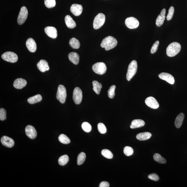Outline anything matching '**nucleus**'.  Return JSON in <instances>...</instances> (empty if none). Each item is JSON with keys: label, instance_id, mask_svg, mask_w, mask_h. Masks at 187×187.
<instances>
[{"label": "nucleus", "instance_id": "obj_3", "mask_svg": "<svg viewBox=\"0 0 187 187\" xmlns=\"http://www.w3.org/2000/svg\"><path fill=\"white\" fill-rule=\"evenodd\" d=\"M137 63L135 61H132L129 64L126 75V79L128 81H130L134 76L137 72Z\"/></svg>", "mask_w": 187, "mask_h": 187}, {"label": "nucleus", "instance_id": "obj_22", "mask_svg": "<svg viewBox=\"0 0 187 187\" xmlns=\"http://www.w3.org/2000/svg\"><path fill=\"white\" fill-rule=\"evenodd\" d=\"M68 58L70 61L73 63L76 64H79V56L77 53L72 52L69 53Z\"/></svg>", "mask_w": 187, "mask_h": 187}, {"label": "nucleus", "instance_id": "obj_4", "mask_svg": "<svg viewBox=\"0 0 187 187\" xmlns=\"http://www.w3.org/2000/svg\"><path fill=\"white\" fill-rule=\"evenodd\" d=\"M67 97L66 88L64 85H60L58 88L56 98L62 104L65 103Z\"/></svg>", "mask_w": 187, "mask_h": 187}, {"label": "nucleus", "instance_id": "obj_42", "mask_svg": "<svg viewBox=\"0 0 187 187\" xmlns=\"http://www.w3.org/2000/svg\"><path fill=\"white\" fill-rule=\"evenodd\" d=\"M149 179L155 181H157L159 179V178L158 175L155 173L151 174L148 176Z\"/></svg>", "mask_w": 187, "mask_h": 187}, {"label": "nucleus", "instance_id": "obj_12", "mask_svg": "<svg viewBox=\"0 0 187 187\" xmlns=\"http://www.w3.org/2000/svg\"><path fill=\"white\" fill-rule=\"evenodd\" d=\"M26 134L31 139H34L36 137L37 133L35 128L33 126L28 125L25 129Z\"/></svg>", "mask_w": 187, "mask_h": 187}, {"label": "nucleus", "instance_id": "obj_32", "mask_svg": "<svg viewBox=\"0 0 187 187\" xmlns=\"http://www.w3.org/2000/svg\"><path fill=\"white\" fill-rule=\"evenodd\" d=\"M69 160V157L67 155H64L59 158L58 162L60 165L64 166L67 163Z\"/></svg>", "mask_w": 187, "mask_h": 187}, {"label": "nucleus", "instance_id": "obj_31", "mask_svg": "<svg viewBox=\"0 0 187 187\" xmlns=\"http://www.w3.org/2000/svg\"><path fill=\"white\" fill-rule=\"evenodd\" d=\"M86 158L85 153L84 152L80 153L77 157V163L78 165H80L83 164L85 161Z\"/></svg>", "mask_w": 187, "mask_h": 187}, {"label": "nucleus", "instance_id": "obj_17", "mask_svg": "<svg viewBox=\"0 0 187 187\" xmlns=\"http://www.w3.org/2000/svg\"><path fill=\"white\" fill-rule=\"evenodd\" d=\"M1 142L3 146L8 148L12 147L14 144V140L6 136H4L1 138Z\"/></svg>", "mask_w": 187, "mask_h": 187}, {"label": "nucleus", "instance_id": "obj_1", "mask_svg": "<svg viewBox=\"0 0 187 187\" xmlns=\"http://www.w3.org/2000/svg\"><path fill=\"white\" fill-rule=\"evenodd\" d=\"M117 43V40L114 37L109 36L105 38L101 42V46L102 48H105L108 51L114 48Z\"/></svg>", "mask_w": 187, "mask_h": 187}, {"label": "nucleus", "instance_id": "obj_6", "mask_svg": "<svg viewBox=\"0 0 187 187\" xmlns=\"http://www.w3.org/2000/svg\"><path fill=\"white\" fill-rule=\"evenodd\" d=\"M92 70L97 74L103 75L106 73L107 68L105 64L103 62H99L94 64Z\"/></svg>", "mask_w": 187, "mask_h": 187}, {"label": "nucleus", "instance_id": "obj_38", "mask_svg": "<svg viewBox=\"0 0 187 187\" xmlns=\"http://www.w3.org/2000/svg\"><path fill=\"white\" fill-rule=\"evenodd\" d=\"M98 129L99 132L102 134H104L107 131L106 127L103 123H99L98 124Z\"/></svg>", "mask_w": 187, "mask_h": 187}, {"label": "nucleus", "instance_id": "obj_30", "mask_svg": "<svg viewBox=\"0 0 187 187\" xmlns=\"http://www.w3.org/2000/svg\"><path fill=\"white\" fill-rule=\"evenodd\" d=\"M59 141L61 143L64 144H70V138L64 134H61L59 136L58 138Z\"/></svg>", "mask_w": 187, "mask_h": 187}, {"label": "nucleus", "instance_id": "obj_39", "mask_svg": "<svg viewBox=\"0 0 187 187\" xmlns=\"http://www.w3.org/2000/svg\"><path fill=\"white\" fill-rule=\"evenodd\" d=\"M174 12V8L173 6L171 7L170 9H169L168 14L166 17L167 20L170 21L172 19Z\"/></svg>", "mask_w": 187, "mask_h": 187}, {"label": "nucleus", "instance_id": "obj_18", "mask_svg": "<svg viewBox=\"0 0 187 187\" xmlns=\"http://www.w3.org/2000/svg\"><path fill=\"white\" fill-rule=\"evenodd\" d=\"M38 68L40 72H45L49 70V67L48 62L44 60H41L37 64Z\"/></svg>", "mask_w": 187, "mask_h": 187}, {"label": "nucleus", "instance_id": "obj_7", "mask_svg": "<svg viewBox=\"0 0 187 187\" xmlns=\"http://www.w3.org/2000/svg\"><path fill=\"white\" fill-rule=\"evenodd\" d=\"M1 58L4 61L11 63H15L18 59L17 55L15 53L10 52L4 53L1 55Z\"/></svg>", "mask_w": 187, "mask_h": 187}, {"label": "nucleus", "instance_id": "obj_15", "mask_svg": "<svg viewBox=\"0 0 187 187\" xmlns=\"http://www.w3.org/2000/svg\"><path fill=\"white\" fill-rule=\"evenodd\" d=\"M44 31L48 36L52 39H55L57 37V31L56 28L52 26H47L44 29Z\"/></svg>", "mask_w": 187, "mask_h": 187}, {"label": "nucleus", "instance_id": "obj_9", "mask_svg": "<svg viewBox=\"0 0 187 187\" xmlns=\"http://www.w3.org/2000/svg\"><path fill=\"white\" fill-rule=\"evenodd\" d=\"M125 23L128 28L131 29L137 28L139 24V22L138 20L133 17L126 18L125 21Z\"/></svg>", "mask_w": 187, "mask_h": 187}, {"label": "nucleus", "instance_id": "obj_20", "mask_svg": "<svg viewBox=\"0 0 187 187\" xmlns=\"http://www.w3.org/2000/svg\"><path fill=\"white\" fill-rule=\"evenodd\" d=\"M27 84V82L25 80L19 78L15 80L13 83L14 87L17 89H21L25 86Z\"/></svg>", "mask_w": 187, "mask_h": 187}, {"label": "nucleus", "instance_id": "obj_2", "mask_svg": "<svg viewBox=\"0 0 187 187\" xmlns=\"http://www.w3.org/2000/svg\"><path fill=\"white\" fill-rule=\"evenodd\" d=\"M181 49V46L179 43L174 42L171 43L166 49V54L168 56L173 57L177 55Z\"/></svg>", "mask_w": 187, "mask_h": 187}, {"label": "nucleus", "instance_id": "obj_11", "mask_svg": "<svg viewBox=\"0 0 187 187\" xmlns=\"http://www.w3.org/2000/svg\"><path fill=\"white\" fill-rule=\"evenodd\" d=\"M145 103L149 107L157 109L159 107V104L156 99L153 97H149L146 99Z\"/></svg>", "mask_w": 187, "mask_h": 187}, {"label": "nucleus", "instance_id": "obj_40", "mask_svg": "<svg viewBox=\"0 0 187 187\" xmlns=\"http://www.w3.org/2000/svg\"><path fill=\"white\" fill-rule=\"evenodd\" d=\"M6 112L5 109L1 108L0 109V120L4 121L6 119Z\"/></svg>", "mask_w": 187, "mask_h": 187}, {"label": "nucleus", "instance_id": "obj_36", "mask_svg": "<svg viewBox=\"0 0 187 187\" xmlns=\"http://www.w3.org/2000/svg\"><path fill=\"white\" fill-rule=\"evenodd\" d=\"M116 86L114 85H112L109 88L108 91V96L110 98L112 99L114 98L115 95V91Z\"/></svg>", "mask_w": 187, "mask_h": 187}, {"label": "nucleus", "instance_id": "obj_27", "mask_svg": "<svg viewBox=\"0 0 187 187\" xmlns=\"http://www.w3.org/2000/svg\"><path fill=\"white\" fill-rule=\"evenodd\" d=\"M93 90L97 94H99L102 88V85L101 83H99L97 81H94L93 82Z\"/></svg>", "mask_w": 187, "mask_h": 187}, {"label": "nucleus", "instance_id": "obj_16", "mask_svg": "<svg viewBox=\"0 0 187 187\" xmlns=\"http://www.w3.org/2000/svg\"><path fill=\"white\" fill-rule=\"evenodd\" d=\"M26 45L30 52H36L37 49V44L34 40L32 38H30L27 40Z\"/></svg>", "mask_w": 187, "mask_h": 187}, {"label": "nucleus", "instance_id": "obj_35", "mask_svg": "<svg viewBox=\"0 0 187 187\" xmlns=\"http://www.w3.org/2000/svg\"><path fill=\"white\" fill-rule=\"evenodd\" d=\"M82 129L86 132H90L92 130V126L91 124L87 122H84L82 124Z\"/></svg>", "mask_w": 187, "mask_h": 187}, {"label": "nucleus", "instance_id": "obj_28", "mask_svg": "<svg viewBox=\"0 0 187 187\" xmlns=\"http://www.w3.org/2000/svg\"><path fill=\"white\" fill-rule=\"evenodd\" d=\"M69 43L71 47L73 49H78L80 47V43L79 40L75 37L70 39Z\"/></svg>", "mask_w": 187, "mask_h": 187}, {"label": "nucleus", "instance_id": "obj_23", "mask_svg": "<svg viewBox=\"0 0 187 187\" xmlns=\"http://www.w3.org/2000/svg\"><path fill=\"white\" fill-rule=\"evenodd\" d=\"M65 22L67 26L69 28H73L76 26V23L70 15H66L65 17Z\"/></svg>", "mask_w": 187, "mask_h": 187}, {"label": "nucleus", "instance_id": "obj_25", "mask_svg": "<svg viewBox=\"0 0 187 187\" xmlns=\"http://www.w3.org/2000/svg\"><path fill=\"white\" fill-rule=\"evenodd\" d=\"M184 118V113H181L178 115L175 122V126L177 128L181 127Z\"/></svg>", "mask_w": 187, "mask_h": 187}, {"label": "nucleus", "instance_id": "obj_21", "mask_svg": "<svg viewBox=\"0 0 187 187\" xmlns=\"http://www.w3.org/2000/svg\"><path fill=\"white\" fill-rule=\"evenodd\" d=\"M145 125V122L143 120L141 119H135L133 120L131 122L130 128L135 129L142 127Z\"/></svg>", "mask_w": 187, "mask_h": 187}, {"label": "nucleus", "instance_id": "obj_5", "mask_svg": "<svg viewBox=\"0 0 187 187\" xmlns=\"http://www.w3.org/2000/svg\"><path fill=\"white\" fill-rule=\"evenodd\" d=\"M105 16L103 13H99L95 17L93 26L95 29L97 30L103 25L105 22Z\"/></svg>", "mask_w": 187, "mask_h": 187}, {"label": "nucleus", "instance_id": "obj_19", "mask_svg": "<svg viewBox=\"0 0 187 187\" xmlns=\"http://www.w3.org/2000/svg\"><path fill=\"white\" fill-rule=\"evenodd\" d=\"M166 10L165 8L162 9L160 14L157 17L156 24L158 27L161 26L163 24L165 20V19Z\"/></svg>", "mask_w": 187, "mask_h": 187}, {"label": "nucleus", "instance_id": "obj_43", "mask_svg": "<svg viewBox=\"0 0 187 187\" xmlns=\"http://www.w3.org/2000/svg\"><path fill=\"white\" fill-rule=\"evenodd\" d=\"M109 186H110V184L109 183L106 181L101 182L99 186V187H108Z\"/></svg>", "mask_w": 187, "mask_h": 187}, {"label": "nucleus", "instance_id": "obj_29", "mask_svg": "<svg viewBox=\"0 0 187 187\" xmlns=\"http://www.w3.org/2000/svg\"><path fill=\"white\" fill-rule=\"evenodd\" d=\"M153 158L156 162L160 164H165L166 162V159L158 153H156L153 155Z\"/></svg>", "mask_w": 187, "mask_h": 187}, {"label": "nucleus", "instance_id": "obj_13", "mask_svg": "<svg viewBox=\"0 0 187 187\" xmlns=\"http://www.w3.org/2000/svg\"><path fill=\"white\" fill-rule=\"evenodd\" d=\"M83 7L79 4H73L70 7V11L73 15L79 16L83 12Z\"/></svg>", "mask_w": 187, "mask_h": 187}, {"label": "nucleus", "instance_id": "obj_8", "mask_svg": "<svg viewBox=\"0 0 187 187\" xmlns=\"http://www.w3.org/2000/svg\"><path fill=\"white\" fill-rule=\"evenodd\" d=\"M28 14L27 8L25 6L22 7L17 18V23L19 25H21L24 24L27 18Z\"/></svg>", "mask_w": 187, "mask_h": 187}, {"label": "nucleus", "instance_id": "obj_34", "mask_svg": "<svg viewBox=\"0 0 187 187\" xmlns=\"http://www.w3.org/2000/svg\"><path fill=\"white\" fill-rule=\"evenodd\" d=\"M44 4L46 7L52 8L54 7L56 5V1L55 0H44Z\"/></svg>", "mask_w": 187, "mask_h": 187}, {"label": "nucleus", "instance_id": "obj_26", "mask_svg": "<svg viewBox=\"0 0 187 187\" xmlns=\"http://www.w3.org/2000/svg\"><path fill=\"white\" fill-rule=\"evenodd\" d=\"M42 99L41 95L37 94L28 98V102L30 104H34L41 101Z\"/></svg>", "mask_w": 187, "mask_h": 187}, {"label": "nucleus", "instance_id": "obj_41", "mask_svg": "<svg viewBox=\"0 0 187 187\" xmlns=\"http://www.w3.org/2000/svg\"><path fill=\"white\" fill-rule=\"evenodd\" d=\"M159 44V41H156L155 43L153 44L152 48L151 49V53L152 54L155 53L157 52L158 49V46Z\"/></svg>", "mask_w": 187, "mask_h": 187}, {"label": "nucleus", "instance_id": "obj_37", "mask_svg": "<svg viewBox=\"0 0 187 187\" xmlns=\"http://www.w3.org/2000/svg\"><path fill=\"white\" fill-rule=\"evenodd\" d=\"M123 151L124 154L128 156L132 155L133 153V149L129 146L125 147Z\"/></svg>", "mask_w": 187, "mask_h": 187}, {"label": "nucleus", "instance_id": "obj_33", "mask_svg": "<svg viewBox=\"0 0 187 187\" xmlns=\"http://www.w3.org/2000/svg\"><path fill=\"white\" fill-rule=\"evenodd\" d=\"M101 154L106 159H111L113 157V153L110 150L104 149L102 151Z\"/></svg>", "mask_w": 187, "mask_h": 187}, {"label": "nucleus", "instance_id": "obj_10", "mask_svg": "<svg viewBox=\"0 0 187 187\" xmlns=\"http://www.w3.org/2000/svg\"><path fill=\"white\" fill-rule=\"evenodd\" d=\"M83 98V93L80 88H76L73 91V99L75 103L79 104L81 103Z\"/></svg>", "mask_w": 187, "mask_h": 187}, {"label": "nucleus", "instance_id": "obj_14", "mask_svg": "<svg viewBox=\"0 0 187 187\" xmlns=\"http://www.w3.org/2000/svg\"><path fill=\"white\" fill-rule=\"evenodd\" d=\"M160 79L164 80L171 84L173 85L175 83L174 77L170 73H162L159 75Z\"/></svg>", "mask_w": 187, "mask_h": 187}, {"label": "nucleus", "instance_id": "obj_24", "mask_svg": "<svg viewBox=\"0 0 187 187\" xmlns=\"http://www.w3.org/2000/svg\"><path fill=\"white\" fill-rule=\"evenodd\" d=\"M151 133L149 132L140 133L136 136L137 139L140 141H144L150 139L151 137Z\"/></svg>", "mask_w": 187, "mask_h": 187}]
</instances>
